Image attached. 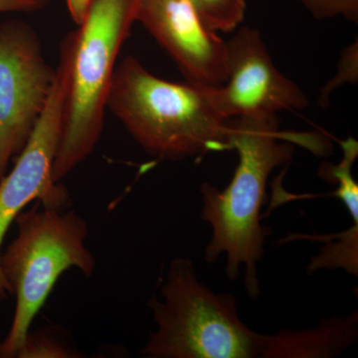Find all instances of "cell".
Segmentation results:
<instances>
[{
	"label": "cell",
	"mask_w": 358,
	"mask_h": 358,
	"mask_svg": "<svg viewBox=\"0 0 358 358\" xmlns=\"http://www.w3.org/2000/svg\"><path fill=\"white\" fill-rule=\"evenodd\" d=\"M14 222L17 236L0 254V268L9 294L16 296L13 324L0 343L4 358L16 357L63 273L76 268L90 277L96 267L86 246L88 224L77 212L38 201L29 210L20 212Z\"/></svg>",
	"instance_id": "5"
},
{
	"label": "cell",
	"mask_w": 358,
	"mask_h": 358,
	"mask_svg": "<svg viewBox=\"0 0 358 358\" xmlns=\"http://www.w3.org/2000/svg\"><path fill=\"white\" fill-rule=\"evenodd\" d=\"M229 124L231 148L237 150L239 164L223 190L207 182L200 187L201 219L212 228L204 257L214 263L225 255V273L231 281L239 278L244 266L247 293L256 300L260 294L257 267L270 233L261 224L268 179L275 169L293 159L294 143L317 154H324L327 148L317 134L280 131L277 115L232 119Z\"/></svg>",
	"instance_id": "1"
},
{
	"label": "cell",
	"mask_w": 358,
	"mask_h": 358,
	"mask_svg": "<svg viewBox=\"0 0 358 358\" xmlns=\"http://www.w3.org/2000/svg\"><path fill=\"white\" fill-rule=\"evenodd\" d=\"M213 87L174 83L127 56L115 67L107 109L148 154L160 159H202L230 150V120L219 112Z\"/></svg>",
	"instance_id": "2"
},
{
	"label": "cell",
	"mask_w": 358,
	"mask_h": 358,
	"mask_svg": "<svg viewBox=\"0 0 358 358\" xmlns=\"http://www.w3.org/2000/svg\"><path fill=\"white\" fill-rule=\"evenodd\" d=\"M358 81V43L357 40L346 47L341 53V60L338 65V72L333 79L329 81L322 90L319 96L320 106L327 107L329 103V96L339 87L350 83L357 84Z\"/></svg>",
	"instance_id": "13"
},
{
	"label": "cell",
	"mask_w": 358,
	"mask_h": 358,
	"mask_svg": "<svg viewBox=\"0 0 358 358\" xmlns=\"http://www.w3.org/2000/svg\"><path fill=\"white\" fill-rule=\"evenodd\" d=\"M70 49L69 45H61L55 80L43 112L13 169L0 179V254L7 231L28 204L39 201L46 206L63 208L67 201L65 188L54 182L52 171L64 124L72 58ZM7 294L8 286L0 268V300Z\"/></svg>",
	"instance_id": "7"
},
{
	"label": "cell",
	"mask_w": 358,
	"mask_h": 358,
	"mask_svg": "<svg viewBox=\"0 0 358 358\" xmlns=\"http://www.w3.org/2000/svg\"><path fill=\"white\" fill-rule=\"evenodd\" d=\"M136 21L171 56L189 83L217 88L227 80L226 41L190 0H138Z\"/></svg>",
	"instance_id": "9"
},
{
	"label": "cell",
	"mask_w": 358,
	"mask_h": 358,
	"mask_svg": "<svg viewBox=\"0 0 358 358\" xmlns=\"http://www.w3.org/2000/svg\"><path fill=\"white\" fill-rule=\"evenodd\" d=\"M55 76L34 28L20 20L0 23V179L29 140Z\"/></svg>",
	"instance_id": "6"
},
{
	"label": "cell",
	"mask_w": 358,
	"mask_h": 358,
	"mask_svg": "<svg viewBox=\"0 0 358 358\" xmlns=\"http://www.w3.org/2000/svg\"><path fill=\"white\" fill-rule=\"evenodd\" d=\"M16 358H76L81 357L76 348L71 346L58 331L39 329L28 333L24 343L16 353Z\"/></svg>",
	"instance_id": "12"
},
{
	"label": "cell",
	"mask_w": 358,
	"mask_h": 358,
	"mask_svg": "<svg viewBox=\"0 0 358 358\" xmlns=\"http://www.w3.org/2000/svg\"><path fill=\"white\" fill-rule=\"evenodd\" d=\"M138 0H92L73 31L62 136L52 178L60 183L95 150L103 133L117 57L136 22Z\"/></svg>",
	"instance_id": "4"
},
{
	"label": "cell",
	"mask_w": 358,
	"mask_h": 358,
	"mask_svg": "<svg viewBox=\"0 0 358 358\" xmlns=\"http://www.w3.org/2000/svg\"><path fill=\"white\" fill-rule=\"evenodd\" d=\"M200 18L212 31L228 33L243 22L245 0H190Z\"/></svg>",
	"instance_id": "11"
},
{
	"label": "cell",
	"mask_w": 358,
	"mask_h": 358,
	"mask_svg": "<svg viewBox=\"0 0 358 358\" xmlns=\"http://www.w3.org/2000/svg\"><path fill=\"white\" fill-rule=\"evenodd\" d=\"M358 338V313L322 320L315 327L266 336L261 358H333Z\"/></svg>",
	"instance_id": "10"
},
{
	"label": "cell",
	"mask_w": 358,
	"mask_h": 358,
	"mask_svg": "<svg viewBox=\"0 0 358 358\" xmlns=\"http://www.w3.org/2000/svg\"><path fill=\"white\" fill-rule=\"evenodd\" d=\"M148 308L157 331L141 350L148 358H255L266 336L240 319L237 298L214 293L188 258H174Z\"/></svg>",
	"instance_id": "3"
},
{
	"label": "cell",
	"mask_w": 358,
	"mask_h": 358,
	"mask_svg": "<svg viewBox=\"0 0 358 358\" xmlns=\"http://www.w3.org/2000/svg\"><path fill=\"white\" fill-rule=\"evenodd\" d=\"M315 20L343 17L357 23L358 0H296Z\"/></svg>",
	"instance_id": "14"
},
{
	"label": "cell",
	"mask_w": 358,
	"mask_h": 358,
	"mask_svg": "<svg viewBox=\"0 0 358 358\" xmlns=\"http://www.w3.org/2000/svg\"><path fill=\"white\" fill-rule=\"evenodd\" d=\"M0 357H1V346H0Z\"/></svg>",
	"instance_id": "17"
},
{
	"label": "cell",
	"mask_w": 358,
	"mask_h": 358,
	"mask_svg": "<svg viewBox=\"0 0 358 358\" xmlns=\"http://www.w3.org/2000/svg\"><path fill=\"white\" fill-rule=\"evenodd\" d=\"M68 10L77 26L81 24L88 13L92 0H65Z\"/></svg>",
	"instance_id": "16"
},
{
	"label": "cell",
	"mask_w": 358,
	"mask_h": 358,
	"mask_svg": "<svg viewBox=\"0 0 358 358\" xmlns=\"http://www.w3.org/2000/svg\"><path fill=\"white\" fill-rule=\"evenodd\" d=\"M50 0H0V14L29 13L41 10Z\"/></svg>",
	"instance_id": "15"
},
{
	"label": "cell",
	"mask_w": 358,
	"mask_h": 358,
	"mask_svg": "<svg viewBox=\"0 0 358 358\" xmlns=\"http://www.w3.org/2000/svg\"><path fill=\"white\" fill-rule=\"evenodd\" d=\"M226 64L227 80L215 89L216 105L226 120L308 107L307 96L277 69L255 28L244 26L226 41Z\"/></svg>",
	"instance_id": "8"
}]
</instances>
